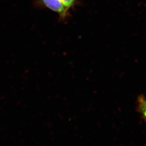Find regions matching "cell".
Wrapping results in <instances>:
<instances>
[{"label": "cell", "mask_w": 146, "mask_h": 146, "mask_svg": "<svg viewBox=\"0 0 146 146\" xmlns=\"http://www.w3.org/2000/svg\"><path fill=\"white\" fill-rule=\"evenodd\" d=\"M37 3L42 6L58 14L62 21L69 16L70 11L68 10L60 0H37Z\"/></svg>", "instance_id": "1"}, {"label": "cell", "mask_w": 146, "mask_h": 146, "mask_svg": "<svg viewBox=\"0 0 146 146\" xmlns=\"http://www.w3.org/2000/svg\"><path fill=\"white\" fill-rule=\"evenodd\" d=\"M137 109L146 123V98L143 94L139 95L137 98Z\"/></svg>", "instance_id": "2"}, {"label": "cell", "mask_w": 146, "mask_h": 146, "mask_svg": "<svg viewBox=\"0 0 146 146\" xmlns=\"http://www.w3.org/2000/svg\"><path fill=\"white\" fill-rule=\"evenodd\" d=\"M65 7L70 11L77 5L79 0H60Z\"/></svg>", "instance_id": "3"}]
</instances>
